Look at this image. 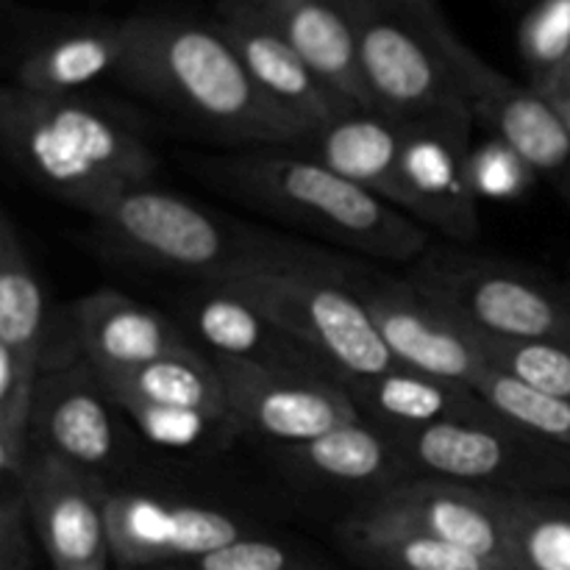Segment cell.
<instances>
[{
  "mask_svg": "<svg viewBox=\"0 0 570 570\" xmlns=\"http://www.w3.org/2000/svg\"><path fill=\"white\" fill-rule=\"evenodd\" d=\"M106 393L117 406L154 404L178 406V410L209 412L217 417H232L226 387L212 354L198 348H184L142 367L100 376Z\"/></svg>",
  "mask_w": 570,
  "mask_h": 570,
  "instance_id": "23",
  "label": "cell"
},
{
  "mask_svg": "<svg viewBox=\"0 0 570 570\" xmlns=\"http://www.w3.org/2000/svg\"><path fill=\"white\" fill-rule=\"evenodd\" d=\"M515 570H570V504L510 493Z\"/></svg>",
  "mask_w": 570,
  "mask_h": 570,
  "instance_id": "28",
  "label": "cell"
},
{
  "mask_svg": "<svg viewBox=\"0 0 570 570\" xmlns=\"http://www.w3.org/2000/svg\"><path fill=\"white\" fill-rule=\"evenodd\" d=\"M343 540L360 560L379 570H504L460 546L360 512L343 523Z\"/></svg>",
  "mask_w": 570,
  "mask_h": 570,
  "instance_id": "26",
  "label": "cell"
},
{
  "mask_svg": "<svg viewBox=\"0 0 570 570\" xmlns=\"http://www.w3.org/2000/svg\"><path fill=\"white\" fill-rule=\"evenodd\" d=\"M217 28L232 42L245 70L273 106L293 117L301 128L315 134L334 117L356 109L348 98L334 92L287 42L282 33L245 0H220Z\"/></svg>",
  "mask_w": 570,
  "mask_h": 570,
  "instance_id": "17",
  "label": "cell"
},
{
  "mask_svg": "<svg viewBox=\"0 0 570 570\" xmlns=\"http://www.w3.org/2000/svg\"><path fill=\"white\" fill-rule=\"evenodd\" d=\"M195 570H295V560L284 546L245 534L195 560Z\"/></svg>",
  "mask_w": 570,
  "mask_h": 570,
  "instance_id": "33",
  "label": "cell"
},
{
  "mask_svg": "<svg viewBox=\"0 0 570 570\" xmlns=\"http://www.w3.org/2000/svg\"><path fill=\"white\" fill-rule=\"evenodd\" d=\"M356 187L399 209V167L404 154V122L373 109H348L295 145Z\"/></svg>",
  "mask_w": 570,
  "mask_h": 570,
  "instance_id": "21",
  "label": "cell"
},
{
  "mask_svg": "<svg viewBox=\"0 0 570 570\" xmlns=\"http://www.w3.org/2000/svg\"><path fill=\"white\" fill-rule=\"evenodd\" d=\"M351 287L399 365L471 390L490 367L465 328L406 282H367L351 271Z\"/></svg>",
  "mask_w": 570,
  "mask_h": 570,
  "instance_id": "14",
  "label": "cell"
},
{
  "mask_svg": "<svg viewBox=\"0 0 570 570\" xmlns=\"http://www.w3.org/2000/svg\"><path fill=\"white\" fill-rule=\"evenodd\" d=\"M546 98H549L551 104H554V109L560 111L562 120H566V126H568V131H570V98H560V95H546Z\"/></svg>",
  "mask_w": 570,
  "mask_h": 570,
  "instance_id": "36",
  "label": "cell"
},
{
  "mask_svg": "<svg viewBox=\"0 0 570 570\" xmlns=\"http://www.w3.org/2000/svg\"><path fill=\"white\" fill-rule=\"evenodd\" d=\"M343 387L348 390L362 417L382 426L393 438L484 406V401L465 384L426 376L404 365H395L387 373L371 379L343 382Z\"/></svg>",
  "mask_w": 570,
  "mask_h": 570,
  "instance_id": "22",
  "label": "cell"
},
{
  "mask_svg": "<svg viewBox=\"0 0 570 570\" xmlns=\"http://www.w3.org/2000/svg\"><path fill=\"white\" fill-rule=\"evenodd\" d=\"M117 410L126 412L134 426L161 449H195V445L206 443L217 429L234 423L232 417H217L198 410H178V406L122 404Z\"/></svg>",
  "mask_w": 570,
  "mask_h": 570,
  "instance_id": "32",
  "label": "cell"
},
{
  "mask_svg": "<svg viewBox=\"0 0 570 570\" xmlns=\"http://www.w3.org/2000/svg\"><path fill=\"white\" fill-rule=\"evenodd\" d=\"M122 22L117 78L184 120L256 148H295L306 131L262 95L217 22L139 14Z\"/></svg>",
  "mask_w": 570,
  "mask_h": 570,
  "instance_id": "1",
  "label": "cell"
},
{
  "mask_svg": "<svg viewBox=\"0 0 570 570\" xmlns=\"http://www.w3.org/2000/svg\"><path fill=\"white\" fill-rule=\"evenodd\" d=\"M395 440L401 456L429 479L488 490L493 484H515L521 479L570 482L568 445L521 432L495 415L488 404L468 415L399 434Z\"/></svg>",
  "mask_w": 570,
  "mask_h": 570,
  "instance_id": "8",
  "label": "cell"
},
{
  "mask_svg": "<svg viewBox=\"0 0 570 570\" xmlns=\"http://www.w3.org/2000/svg\"><path fill=\"white\" fill-rule=\"evenodd\" d=\"M360 515L399 523L473 551L504 570L512 566V510L507 490L471 488L445 479H412L384 488Z\"/></svg>",
  "mask_w": 570,
  "mask_h": 570,
  "instance_id": "11",
  "label": "cell"
},
{
  "mask_svg": "<svg viewBox=\"0 0 570 570\" xmlns=\"http://www.w3.org/2000/svg\"><path fill=\"white\" fill-rule=\"evenodd\" d=\"M70 321L78 354L98 376L134 371L189 348L184 334L159 309L115 289H98L78 298Z\"/></svg>",
  "mask_w": 570,
  "mask_h": 570,
  "instance_id": "19",
  "label": "cell"
},
{
  "mask_svg": "<svg viewBox=\"0 0 570 570\" xmlns=\"http://www.w3.org/2000/svg\"><path fill=\"white\" fill-rule=\"evenodd\" d=\"M184 317L195 337L209 354L245 360L271 371L306 373V376L337 379L326 365L284 328H278L259 306L223 284H200L184 298Z\"/></svg>",
  "mask_w": 570,
  "mask_h": 570,
  "instance_id": "18",
  "label": "cell"
},
{
  "mask_svg": "<svg viewBox=\"0 0 570 570\" xmlns=\"http://www.w3.org/2000/svg\"><path fill=\"white\" fill-rule=\"evenodd\" d=\"M404 282L479 337L570 345V289L521 265L432 245Z\"/></svg>",
  "mask_w": 570,
  "mask_h": 570,
  "instance_id": "5",
  "label": "cell"
},
{
  "mask_svg": "<svg viewBox=\"0 0 570 570\" xmlns=\"http://www.w3.org/2000/svg\"><path fill=\"white\" fill-rule=\"evenodd\" d=\"M343 98L371 109L351 22L337 0H245Z\"/></svg>",
  "mask_w": 570,
  "mask_h": 570,
  "instance_id": "20",
  "label": "cell"
},
{
  "mask_svg": "<svg viewBox=\"0 0 570 570\" xmlns=\"http://www.w3.org/2000/svg\"><path fill=\"white\" fill-rule=\"evenodd\" d=\"M234 426L278 445H304L332 429L362 421V412L340 382L306 373L271 371L245 360L215 356Z\"/></svg>",
  "mask_w": 570,
  "mask_h": 570,
  "instance_id": "10",
  "label": "cell"
},
{
  "mask_svg": "<svg viewBox=\"0 0 570 570\" xmlns=\"http://www.w3.org/2000/svg\"><path fill=\"white\" fill-rule=\"evenodd\" d=\"M445 53L454 65L473 120L515 148L538 178L554 187L570 170V131L554 104L529 83L523 87L490 67L460 37Z\"/></svg>",
  "mask_w": 570,
  "mask_h": 570,
  "instance_id": "13",
  "label": "cell"
},
{
  "mask_svg": "<svg viewBox=\"0 0 570 570\" xmlns=\"http://www.w3.org/2000/svg\"><path fill=\"white\" fill-rule=\"evenodd\" d=\"M0 145L22 176L92 220L126 193L150 187L156 154L111 106L87 95H37L3 87Z\"/></svg>",
  "mask_w": 570,
  "mask_h": 570,
  "instance_id": "2",
  "label": "cell"
},
{
  "mask_svg": "<svg viewBox=\"0 0 570 570\" xmlns=\"http://www.w3.org/2000/svg\"><path fill=\"white\" fill-rule=\"evenodd\" d=\"M351 22L371 109L395 122L471 111L449 59L456 33L434 37L384 0H337Z\"/></svg>",
  "mask_w": 570,
  "mask_h": 570,
  "instance_id": "6",
  "label": "cell"
},
{
  "mask_svg": "<svg viewBox=\"0 0 570 570\" xmlns=\"http://www.w3.org/2000/svg\"><path fill=\"white\" fill-rule=\"evenodd\" d=\"M122 22L59 33L28 50L14 70V87L37 95H78L122 61Z\"/></svg>",
  "mask_w": 570,
  "mask_h": 570,
  "instance_id": "24",
  "label": "cell"
},
{
  "mask_svg": "<svg viewBox=\"0 0 570 570\" xmlns=\"http://www.w3.org/2000/svg\"><path fill=\"white\" fill-rule=\"evenodd\" d=\"M534 181H538V173L504 139L488 137L484 142L473 145L471 184L479 200H495V204L521 200L527 198Z\"/></svg>",
  "mask_w": 570,
  "mask_h": 570,
  "instance_id": "31",
  "label": "cell"
},
{
  "mask_svg": "<svg viewBox=\"0 0 570 570\" xmlns=\"http://www.w3.org/2000/svg\"><path fill=\"white\" fill-rule=\"evenodd\" d=\"M540 95H560V98H570V61L566 65V70L560 72V78L554 81V87L549 92H540Z\"/></svg>",
  "mask_w": 570,
  "mask_h": 570,
  "instance_id": "35",
  "label": "cell"
},
{
  "mask_svg": "<svg viewBox=\"0 0 570 570\" xmlns=\"http://www.w3.org/2000/svg\"><path fill=\"white\" fill-rule=\"evenodd\" d=\"M468 332V328H465ZM490 367L504 371L543 393L570 401V345L566 343H512L468 332Z\"/></svg>",
  "mask_w": 570,
  "mask_h": 570,
  "instance_id": "30",
  "label": "cell"
},
{
  "mask_svg": "<svg viewBox=\"0 0 570 570\" xmlns=\"http://www.w3.org/2000/svg\"><path fill=\"white\" fill-rule=\"evenodd\" d=\"M111 406L117 404L83 356L42 367L33 395V445L92 473L115 468L120 432Z\"/></svg>",
  "mask_w": 570,
  "mask_h": 570,
  "instance_id": "15",
  "label": "cell"
},
{
  "mask_svg": "<svg viewBox=\"0 0 570 570\" xmlns=\"http://www.w3.org/2000/svg\"><path fill=\"white\" fill-rule=\"evenodd\" d=\"M473 393L499 417L521 432L570 449V401L543 393L504 371L488 367L473 384Z\"/></svg>",
  "mask_w": 570,
  "mask_h": 570,
  "instance_id": "27",
  "label": "cell"
},
{
  "mask_svg": "<svg viewBox=\"0 0 570 570\" xmlns=\"http://www.w3.org/2000/svg\"><path fill=\"white\" fill-rule=\"evenodd\" d=\"M239 204L371 259L415 265L432 232L298 148H254L204 165Z\"/></svg>",
  "mask_w": 570,
  "mask_h": 570,
  "instance_id": "3",
  "label": "cell"
},
{
  "mask_svg": "<svg viewBox=\"0 0 570 570\" xmlns=\"http://www.w3.org/2000/svg\"><path fill=\"white\" fill-rule=\"evenodd\" d=\"M111 560L122 568H150L173 560H200L245 538L237 521L215 507L181 504L142 493H111L106 504Z\"/></svg>",
  "mask_w": 570,
  "mask_h": 570,
  "instance_id": "16",
  "label": "cell"
},
{
  "mask_svg": "<svg viewBox=\"0 0 570 570\" xmlns=\"http://www.w3.org/2000/svg\"><path fill=\"white\" fill-rule=\"evenodd\" d=\"M529 87L549 92L570 61V0H534L518 28Z\"/></svg>",
  "mask_w": 570,
  "mask_h": 570,
  "instance_id": "29",
  "label": "cell"
},
{
  "mask_svg": "<svg viewBox=\"0 0 570 570\" xmlns=\"http://www.w3.org/2000/svg\"><path fill=\"white\" fill-rule=\"evenodd\" d=\"M471 111L406 122L399 167V209L454 243L479 239V198L471 184Z\"/></svg>",
  "mask_w": 570,
  "mask_h": 570,
  "instance_id": "9",
  "label": "cell"
},
{
  "mask_svg": "<svg viewBox=\"0 0 570 570\" xmlns=\"http://www.w3.org/2000/svg\"><path fill=\"white\" fill-rule=\"evenodd\" d=\"M109 495L98 473L45 451L33 454L26 476V510L53 570L109 568Z\"/></svg>",
  "mask_w": 570,
  "mask_h": 570,
  "instance_id": "12",
  "label": "cell"
},
{
  "mask_svg": "<svg viewBox=\"0 0 570 570\" xmlns=\"http://www.w3.org/2000/svg\"><path fill=\"white\" fill-rule=\"evenodd\" d=\"M95 223L120 254L198 284L232 276L262 239L228 232L198 204L156 184L126 193Z\"/></svg>",
  "mask_w": 570,
  "mask_h": 570,
  "instance_id": "7",
  "label": "cell"
},
{
  "mask_svg": "<svg viewBox=\"0 0 570 570\" xmlns=\"http://www.w3.org/2000/svg\"><path fill=\"white\" fill-rule=\"evenodd\" d=\"M399 440L367 417L332 429L304 445L287 449V462L306 476L337 484H382L399 471Z\"/></svg>",
  "mask_w": 570,
  "mask_h": 570,
  "instance_id": "25",
  "label": "cell"
},
{
  "mask_svg": "<svg viewBox=\"0 0 570 570\" xmlns=\"http://www.w3.org/2000/svg\"><path fill=\"white\" fill-rule=\"evenodd\" d=\"M223 287L245 295L343 382L387 373L399 362L351 287V267L317 250L259 239Z\"/></svg>",
  "mask_w": 570,
  "mask_h": 570,
  "instance_id": "4",
  "label": "cell"
},
{
  "mask_svg": "<svg viewBox=\"0 0 570 570\" xmlns=\"http://www.w3.org/2000/svg\"><path fill=\"white\" fill-rule=\"evenodd\" d=\"M384 3H390L393 9L404 11L406 17L421 22V26L426 28L429 33H434V37H449V33H454L451 31L449 20H445V14L440 11L438 0H384Z\"/></svg>",
  "mask_w": 570,
  "mask_h": 570,
  "instance_id": "34",
  "label": "cell"
}]
</instances>
